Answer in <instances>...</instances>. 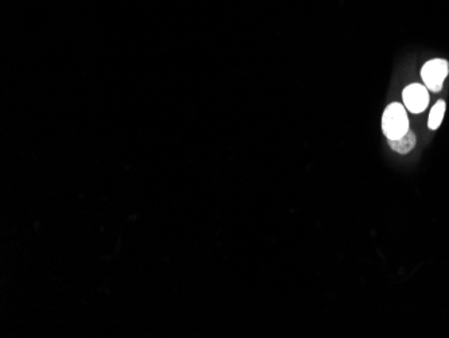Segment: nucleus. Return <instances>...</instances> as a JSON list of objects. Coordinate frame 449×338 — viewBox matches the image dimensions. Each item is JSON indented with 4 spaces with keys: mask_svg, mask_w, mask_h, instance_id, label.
<instances>
[{
    "mask_svg": "<svg viewBox=\"0 0 449 338\" xmlns=\"http://www.w3.org/2000/svg\"><path fill=\"white\" fill-rule=\"evenodd\" d=\"M405 106L392 103L382 115V131L388 141L402 138L409 131V117Z\"/></svg>",
    "mask_w": 449,
    "mask_h": 338,
    "instance_id": "nucleus-1",
    "label": "nucleus"
},
{
    "mask_svg": "<svg viewBox=\"0 0 449 338\" xmlns=\"http://www.w3.org/2000/svg\"><path fill=\"white\" fill-rule=\"evenodd\" d=\"M449 63L444 58H433L424 63L421 79L428 90L439 93L448 76Z\"/></svg>",
    "mask_w": 449,
    "mask_h": 338,
    "instance_id": "nucleus-2",
    "label": "nucleus"
},
{
    "mask_svg": "<svg viewBox=\"0 0 449 338\" xmlns=\"http://www.w3.org/2000/svg\"><path fill=\"white\" fill-rule=\"evenodd\" d=\"M402 100L405 108L412 113H421L429 104V90L425 85H408L402 92Z\"/></svg>",
    "mask_w": 449,
    "mask_h": 338,
    "instance_id": "nucleus-3",
    "label": "nucleus"
},
{
    "mask_svg": "<svg viewBox=\"0 0 449 338\" xmlns=\"http://www.w3.org/2000/svg\"><path fill=\"white\" fill-rule=\"evenodd\" d=\"M416 143H417V138H416L415 132H412V131L409 130V131H408L402 138L395 139V141H389V146H390V148H392L393 151L404 155V154L410 152V151L415 148Z\"/></svg>",
    "mask_w": 449,
    "mask_h": 338,
    "instance_id": "nucleus-4",
    "label": "nucleus"
},
{
    "mask_svg": "<svg viewBox=\"0 0 449 338\" xmlns=\"http://www.w3.org/2000/svg\"><path fill=\"white\" fill-rule=\"evenodd\" d=\"M446 110H447V104L444 100H439L433 108L430 110V113H429V119H428V127L435 131L437 130L443 120H444V115H446Z\"/></svg>",
    "mask_w": 449,
    "mask_h": 338,
    "instance_id": "nucleus-5",
    "label": "nucleus"
}]
</instances>
